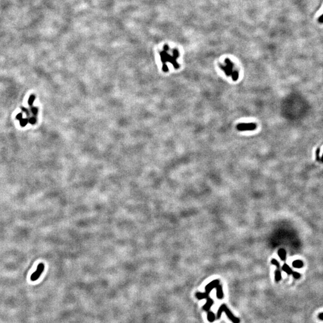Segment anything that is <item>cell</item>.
Returning <instances> with one entry per match:
<instances>
[{
    "label": "cell",
    "mask_w": 323,
    "mask_h": 323,
    "mask_svg": "<svg viewBox=\"0 0 323 323\" xmlns=\"http://www.w3.org/2000/svg\"><path fill=\"white\" fill-rule=\"evenodd\" d=\"M292 265L295 268L300 269V268H302L303 266V262L300 260H295V261L293 262Z\"/></svg>",
    "instance_id": "8fae6325"
},
{
    "label": "cell",
    "mask_w": 323,
    "mask_h": 323,
    "mask_svg": "<svg viewBox=\"0 0 323 323\" xmlns=\"http://www.w3.org/2000/svg\"><path fill=\"white\" fill-rule=\"evenodd\" d=\"M16 118H17V119L21 120L22 119V114H18L17 117H16Z\"/></svg>",
    "instance_id": "7402d4cb"
},
{
    "label": "cell",
    "mask_w": 323,
    "mask_h": 323,
    "mask_svg": "<svg viewBox=\"0 0 323 323\" xmlns=\"http://www.w3.org/2000/svg\"><path fill=\"white\" fill-rule=\"evenodd\" d=\"M196 298L199 300H202V299H204V298H208L209 297V295L208 294H207L205 292V293H200V292H198L196 293Z\"/></svg>",
    "instance_id": "7c38bea8"
},
{
    "label": "cell",
    "mask_w": 323,
    "mask_h": 323,
    "mask_svg": "<svg viewBox=\"0 0 323 323\" xmlns=\"http://www.w3.org/2000/svg\"><path fill=\"white\" fill-rule=\"evenodd\" d=\"M291 275H293V277L295 278V279H299L301 276V275L300 273L298 272H293V273Z\"/></svg>",
    "instance_id": "2e32d148"
},
{
    "label": "cell",
    "mask_w": 323,
    "mask_h": 323,
    "mask_svg": "<svg viewBox=\"0 0 323 323\" xmlns=\"http://www.w3.org/2000/svg\"><path fill=\"white\" fill-rule=\"evenodd\" d=\"M282 270L283 271H284L286 273H287L288 275H291L292 273H293V270L291 269V268L286 263L283 264V266L282 267Z\"/></svg>",
    "instance_id": "30bf717a"
},
{
    "label": "cell",
    "mask_w": 323,
    "mask_h": 323,
    "mask_svg": "<svg viewBox=\"0 0 323 323\" xmlns=\"http://www.w3.org/2000/svg\"><path fill=\"white\" fill-rule=\"evenodd\" d=\"M257 124L254 123H242L238 124L236 129L239 131H252L256 130Z\"/></svg>",
    "instance_id": "277c9868"
},
{
    "label": "cell",
    "mask_w": 323,
    "mask_h": 323,
    "mask_svg": "<svg viewBox=\"0 0 323 323\" xmlns=\"http://www.w3.org/2000/svg\"><path fill=\"white\" fill-rule=\"evenodd\" d=\"M29 122V120H28L27 119H22L21 120V124L22 126H26V124H28V122Z\"/></svg>",
    "instance_id": "ac0fdd59"
},
{
    "label": "cell",
    "mask_w": 323,
    "mask_h": 323,
    "mask_svg": "<svg viewBox=\"0 0 323 323\" xmlns=\"http://www.w3.org/2000/svg\"><path fill=\"white\" fill-rule=\"evenodd\" d=\"M169 49V48L168 46H167V45L165 46L164 49L160 53L161 56L162 61V63H163V68L165 66L166 62H169L174 65V67L175 68H178L179 65H178L177 62H176V59H177V58H178V56L179 55V53H178V50H174V54H173V56H172L168 52Z\"/></svg>",
    "instance_id": "6da1fadb"
},
{
    "label": "cell",
    "mask_w": 323,
    "mask_h": 323,
    "mask_svg": "<svg viewBox=\"0 0 323 323\" xmlns=\"http://www.w3.org/2000/svg\"><path fill=\"white\" fill-rule=\"evenodd\" d=\"M34 99H35V97H34V95L31 96V97H30L29 99V101H28V103L30 105H32V103H33L34 101Z\"/></svg>",
    "instance_id": "e0dca14e"
},
{
    "label": "cell",
    "mask_w": 323,
    "mask_h": 323,
    "mask_svg": "<svg viewBox=\"0 0 323 323\" xmlns=\"http://www.w3.org/2000/svg\"><path fill=\"white\" fill-rule=\"evenodd\" d=\"M216 290H217V298L218 299H222L223 298L224 294L222 286L218 285L216 287Z\"/></svg>",
    "instance_id": "ba28073f"
},
{
    "label": "cell",
    "mask_w": 323,
    "mask_h": 323,
    "mask_svg": "<svg viewBox=\"0 0 323 323\" xmlns=\"http://www.w3.org/2000/svg\"><path fill=\"white\" fill-rule=\"evenodd\" d=\"M320 161H321L323 163V155H322V156H321V158H320Z\"/></svg>",
    "instance_id": "cb8c5ba5"
},
{
    "label": "cell",
    "mask_w": 323,
    "mask_h": 323,
    "mask_svg": "<svg viewBox=\"0 0 323 323\" xmlns=\"http://www.w3.org/2000/svg\"><path fill=\"white\" fill-rule=\"evenodd\" d=\"M219 283H220V281L218 279H215L211 281V283H210L208 284L205 286V293L209 295V294L210 293L212 290L219 285Z\"/></svg>",
    "instance_id": "8992f818"
},
{
    "label": "cell",
    "mask_w": 323,
    "mask_h": 323,
    "mask_svg": "<svg viewBox=\"0 0 323 323\" xmlns=\"http://www.w3.org/2000/svg\"><path fill=\"white\" fill-rule=\"evenodd\" d=\"M224 62L226 65L224 66L223 65H220V68L223 70L224 73L226 75L231 76L234 81L238 80L239 78V73L236 70H234V64L232 61L229 59H226Z\"/></svg>",
    "instance_id": "7a4b0ae2"
},
{
    "label": "cell",
    "mask_w": 323,
    "mask_h": 323,
    "mask_svg": "<svg viewBox=\"0 0 323 323\" xmlns=\"http://www.w3.org/2000/svg\"><path fill=\"white\" fill-rule=\"evenodd\" d=\"M207 318H208V320L210 323L214 322V321L215 320V314H214L212 312H211V311H208V316H207Z\"/></svg>",
    "instance_id": "4fadbf2b"
},
{
    "label": "cell",
    "mask_w": 323,
    "mask_h": 323,
    "mask_svg": "<svg viewBox=\"0 0 323 323\" xmlns=\"http://www.w3.org/2000/svg\"><path fill=\"white\" fill-rule=\"evenodd\" d=\"M281 271H279V269H278L277 270H276L275 271V281L276 282H279V281H281Z\"/></svg>",
    "instance_id": "5bb4252c"
},
{
    "label": "cell",
    "mask_w": 323,
    "mask_h": 323,
    "mask_svg": "<svg viewBox=\"0 0 323 323\" xmlns=\"http://www.w3.org/2000/svg\"><path fill=\"white\" fill-rule=\"evenodd\" d=\"M44 270V264L43 263H40L37 266V269L34 273H32L31 276V280L32 281H36L40 277L41 275Z\"/></svg>",
    "instance_id": "5b68a950"
},
{
    "label": "cell",
    "mask_w": 323,
    "mask_h": 323,
    "mask_svg": "<svg viewBox=\"0 0 323 323\" xmlns=\"http://www.w3.org/2000/svg\"><path fill=\"white\" fill-rule=\"evenodd\" d=\"M271 264H273V265H275V266H276V268H277L278 269H279V267H280L279 263L278 261V260H276L275 259H272V260H271Z\"/></svg>",
    "instance_id": "9a60e30c"
},
{
    "label": "cell",
    "mask_w": 323,
    "mask_h": 323,
    "mask_svg": "<svg viewBox=\"0 0 323 323\" xmlns=\"http://www.w3.org/2000/svg\"><path fill=\"white\" fill-rule=\"evenodd\" d=\"M36 121V119H34V118H31V119L29 120V123H31V124H35Z\"/></svg>",
    "instance_id": "44dd1931"
},
{
    "label": "cell",
    "mask_w": 323,
    "mask_h": 323,
    "mask_svg": "<svg viewBox=\"0 0 323 323\" xmlns=\"http://www.w3.org/2000/svg\"><path fill=\"white\" fill-rule=\"evenodd\" d=\"M213 304H214V300L211 298L208 297L207 298V303L203 306V310L205 311H210Z\"/></svg>",
    "instance_id": "52a82bcc"
},
{
    "label": "cell",
    "mask_w": 323,
    "mask_h": 323,
    "mask_svg": "<svg viewBox=\"0 0 323 323\" xmlns=\"http://www.w3.org/2000/svg\"><path fill=\"white\" fill-rule=\"evenodd\" d=\"M318 318L319 320H321V321H323V312H322V313H320V314H318Z\"/></svg>",
    "instance_id": "ffe728a7"
},
{
    "label": "cell",
    "mask_w": 323,
    "mask_h": 323,
    "mask_svg": "<svg viewBox=\"0 0 323 323\" xmlns=\"http://www.w3.org/2000/svg\"><path fill=\"white\" fill-rule=\"evenodd\" d=\"M318 22L320 24H323V14L320 16L319 17H318Z\"/></svg>",
    "instance_id": "d6986e66"
},
{
    "label": "cell",
    "mask_w": 323,
    "mask_h": 323,
    "mask_svg": "<svg viewBox=\"0 0 323 323\" xmlns=\"http://www.w3.org/2000/svg\"><path fill=\"white\" fill-rule=\"evenodd\" d=\"M222 312H224L227 317L233 322L234 323H240V320L235 317L233 314L231 312V311H230L228 308L227 307V306L226 305H222L218 309V312H217V319H220V317H221V315H222Z\"/></svg>",
    "instance_id": "3957f363"
},
{
    "label": "cell",
    "mask_w": 323,
    "mask_h": 323,
    "mask_svg": "<svg viewBox=\"0 0 323 323\" xmlns=\"http://www.w3.org/2000/svg\"><path fill=\"white\" fill-rule=\"evenodd\" d=\"M278 254L281 260L284 261L286 260L287 253L284 249H280L278 251Z\"/></svg>",
    "instance_id": "9c48e42d"
},
{
    "label": "cell",
    "mask_w": 323,
    "mask_h": 323,
    "mask_svg": "<svg viewBox=\"0 0 323 323\" xmlns=\"http://www.w3.org/2000/svg\"><path fill=\"white\" fill-rule=\"evenodd\" d=\"M32 112H33L34 114H36L37 113V109L36 108H32Z\"/></svg>",
    "instance_id": "603a6c76"
}]
</instances>
